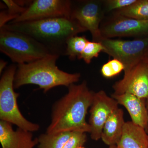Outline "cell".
I'll return each mask as SVG.
<instances>
[{
  "mask_svg": "<svg viewBox=\"0 0 148 148\" xmlns=\"http://www.w3.org/2000/svg\"><path fill=\"white\" fill-rule=\"evenodd\" d=\"M12 124L0 121V143L2 148H34L38 144L32 132L18 127L14 130Z\"/></svg>",
  "mask_w": 148,
  "mask_h": 148,
  "instance_id": "12",
  "label": "cell"
},
{
  "mask_svg": "<svg viewBox=\"0 0 148 148\" xmlns=\"http://www.w3.org/2000/svg\"><path fill=\"white\" fill-rule=\"evenodd\" d=\"M108 148H119L118 147L117 145H112L109 146V147Z\"/></svg>",
  "mask_w": 148,
  "mask_h": 148,
  "instance_id": "26",
  "label": "cell"
},
{
  "mask_svg": "<svg viewBox=\"0 0 148 148\" xmlns=\"http://www.w3.org/2000/svg\"><path fill=\"white\" fill-rule=\"evenodd\" d=\"M17 66L11 64L6 68L0 80V119L31 132L39 129L37 123L26 119L21 113L17 104L19 93L15 92L14 81Z\"/></svg>",
  "mask_w": 148,
  "mask_h": 148,
  "instance_id": "5",
  "label": "cell"
},
{
  "mask_svg": "<svg viewBox=\"0 0 148 148\" xmlns=\"http://www.w3.org/2000/svg\"><path fill=\"white\" fill-rule=\"evenodd\" d=\"M125 122L124 112L119 108L107 120L103 127L101 139L108 146L116 145L121 139Z\"/></svg>",
  "mask_w": 148,
  "mask_h": 148,
  "instance_id": "14",
  "label": "cell"
},
{
  "mask_svg": "<svg viewBox=\"0 0 148 148\" xmlns=\"http://www.w3.org/2000/svg\"><path fill=\"white\" fill-rule=\"evenodd\" d=\"M143 61H144V62L148 64V53L147 54V56H146L145 58H144Z\"/></svg>",
  "mask_w": 148,
  "mask_h": 148,
  "instance_id": "25",
  "label": "cell"
},
{
  "mask_svg": "<svg viewBox=\"0 0 148 148\" xmlns=\"http://www.w3.org/2000/svg\"><path fill=\"white\" fill-rule=\"evenodd\" d=\"M59 56L53 55L28 64H17L14 87L27 84L38 86L45 93L58 86H66L79 80V73H69L58 69L56 61Z\"/></svg>",
  "mask_w": 148,
  "mask_h": 148,
  "instance_id": "3",
  "label": "cell"
},
{
  "mask_svg": "<svg viewBox=\"0 0 148 148\" xmlns=\"http://www.w3.org/2000/svg\"><path fill=\"white\" fill-rule=\"evenodd\" d=\"M114 93H130L144 99L148 98V64L142 61L126 73L113 86Z\"/></svg>",
  "mask_w": 148,
  "mask_h": 148,
  "instance_id": "11",
  "label": "cell"
},
{
  "mask_svg": "<svg viewBox=\"0 0 148 148\" xmlns=\"http://www.w3.org/2000/svg\"><path fill=\"white\" fill-rule=\"evenodd\" d=\"M124 69V65L121 62L113 58L102 66L101 73L106 78H111L119 75Z\"/></svg>",
  "mask_w": 148,
  "mask_h": 148,
  "instance_id": "21",
  "label": "cell"
},
{
  "mask_svg": "<svg viewBox=\"0 0 148 148\" xmlns=\"http://www.w3.org/2000/svg\"><path fill=\"white\" fill-rule=\"evenodd\" d=\"M118 103L124 106L129 113L133 123L148 130V111L146 99H142L130 93L111 95Z\"/></svg>",
  "mask_w": 148,
  "mask_h": 148,
  "instance_id": "13",
  "label": "cell"
},
{
  "mask_svg": "<svg viewBox=\"0 0 148 148\" xmlns=\"http://www.w3.org/2000/svg\"><path fill=\"white\" fill-rule=\"evenodd\" d=\"M105 48L101 42L88 40L79 59H83L87 64H90L92 59L97 58L101 52H104Z\"/></svg>",
  "mask_w": 148,
  "mask_h": 148,
  "instance_id": "20",
  "label": "cell"
},
{
  "mask_svg": "<svg viewBox=\"0 0 148 148\" xmlns=\"http://www.w3.org/2000/svg\"><path fill=\"white\" fill-rule=\"evenodd\" d=\"M114 16L101 26L103 38L115 37L140 38L148 35V21L138 20L114 14Z\"/></svg>",
  "mask_w": 148,
  "mask_h": 148,
  "instance_id": "10",
  "label": "cell"
},
{
  "mask_svg": "<svg viewBox=\"0 0 148 148\" xmlns=\"http://www.w3.org/2000/svg\"><path fill=\"white\" fill-rule=\"evenodd\" d=\"M68 88V92L53 106L51 122L46 133L80 132L90 133V126L86 117L95 92L89 90L85 81L80 84H72Z\"/></svg>",
  "mask_w": 148,
  "mask_h": 148,
  "instance_id": "1",
  "label": "cell"
},
{
  "mask_svg": "<svg viewBox=\"0 0 148 148\" xmlns=\"http://www.w3.org/2000/svg\"><path fill=\"white\" fill-rule=\"evenodd\" d=\"M146 105H147V108L148 111V98L146 99Z\"/></svg>",
  "mask_w": 148,
  "mask_h": 148,
  "instance_id": "27",
  "label": "cell"
},
{
  "mask_svg": "<svg viewBox=\"0 0 148 148\" xmlns=\"http://www.w3.org/2000/svg\"><path fill=\"white\" fill-rule=\"evenodd\" d=\"M7 9L1 11L0 13V27H3L13 21L25 12L27 8L18 5L16 1L3 0Z\"/></svg>",
  "mask_w": 148,
  "mask_h": 148,
  "instance_id": "18",
  "label": "cell"
},
{
  "mask_svg": "<svg viewBox=\"0 0 148 148\" xmlns=\"http://www.w3.org/2000/svg\"><path fill=\"white\" fill-rule=\"evenodd\" d=\"M0 51L17 64H28L56 55L30 36L3 27L0 28Z\"/></svg>",
  "mask_w": 148,
  "mask_h": 148,
  "instance_id": "4",
  "label": "cell"
},
{
  "mask_svg": "<svg viewBox=\"0 0 148 148\" xmlns=\"http://www.w3.org/2000/svg\"><path fill=\"white\" fill-rule=\"evenodd\" d=\"M114 14L137 20L148 21V0H137L127 7L116 11Z\"/></svg>",
  "mask_w": 148,
  "mask_h": 148,
  "instance_id": "16",
  "label": "cell"
},
{
  "mask_svg": "<svg viewBox=\"0 0 148 148\" xmlns=\"http://www.w3.org/2000/svg\"><path fill=\"white\" fill-rule=\"evenodd\" d=\"M116 145L119 148H148L147 130L132 121L125 122L122 136Z\"/></svg>",
  "mask_w": 148,
  "mask_h": 148,
  "instance_id": "15",
  "label": "cell"
},
{
  "mask_svg": "<svg viewBox=\"0 0 148 148\" xmlns=\"http://www.w3.org/2000/svg\"><path fill=\"white\" fill-rule=\"evenodd\" d=\"M72 1L68 0H34L20 16L9 23L35 21L54 17L71 18Z\"/></svg>",
  "mask_w": 148,
  "mask_h": 148,
  "instance_id": "8",
  "label": "cell"
},
{
  "mask_svg": "<svg viewBox=\"0 0 148 148\" xmlns=\"http://www.w3.org/2000/svg\"><path fill=\"white\" fill-rule=\"evenodd\" d=\"M73 132L41 134L38 138V148H63Z\"/></svg>",
  "mask_w": 148,
  "mask_h": 148,
  "instance_id": "17",
  "label": "cell"
},
{
  "mask_svg": "<svg viewBox=\"0 0 148 148\" xmlns=\"http://www.w3.org/2000/svg\"><path fill=\"white\" fill-rule=\"evenodd\" d=\"M104 52L123 63L124 73L143 61L148 53V35L133 40L103 38Z\"/></svg>",
  "mask_w": 148,
  "mask_h": 148,
  "instance_id": "6",
  "label": "cell"
},
{
  "mask_svg": "<svg viewBox=\"0 0 148 148\" xmlns=\"http://www.w3.org/2000/svg\"><path fill=\"white\" fill-rule=\"evenodd\" d=\"M137 0H107L103 1L105 12H115L127 7Z\"/></svg>",
  "mask_w": 148,
  "mask_h": 148,
  "instance_id": "22",
  "label": "cell"
},
{
  "mask_svg": "<svg viewBox=\"0 0 148 148\" xmlns=\"http://www.w3.org/2000/svg\"><path fill=\"white\" fill-rule=\"evenodd\" d=\"M104 12L103 1H80L75 5L72 2L71 18L90 32L93 41L100 42L103 39L100 28Z\"/></svg>",
  "mask_w": 148,
  "mask_h": 148,
  "instance_id": "7",
  "label": "cell"
},
{
  "mask_svg": "<svg viewBox=\"0 0 148 148\" xmlns=\"http://www.w3.org/2000/svg\"><path fill=\"white\" fill-rule=\"evenodd\" d=\"M86 133L73 132L71 136L63 148H77L83 147L86 142Z\"/></svg>",
  "mask_w": 148,
  "mask_h": 148,
  "instance_id": "23",
  "label": "cell"
},
{
  "mask_svg": "<svg viewBox=\"0 0 148 148\" xmlns=\"http://www.w3.org/2000/svg\"><path fill=\"white\" fill-rule=\"evenodd\" d=\"M77 148H85L84 147H78Z\"/></svg>",
  "mask_w": 148,
  "mask_h": 148,
  "instance_id": "28",
  "label": "cell"
},
{
  "mask_svg": "<svg viewBox=\"0 0 148 148\" xmlns=\"http://www.w3.org/2000/svg\"><path fill=\"white\" fill-rule=\"evenodd\" d=\"M118 103L110 97L104 90L94 93L90 107L88 124L90 126V138L95 141L101 139L104 125L111 114L119 108Z\"/></svg>",
  "mask_w": 148,
  "mask_h": 148,
  "instance_id": "9",
  "label": "cell"
},
{
  "mask_svg": "<svg viewBox=\"0 0 148 148\" xmlns=\"http://www.w3.org/2000/svg\"><path fill=\"white\" fill-rule=\"evenodd\" d=\"M3 27L30 36L59 56L65 55L69 38L87 31L76 21L67 17L8 23Z\"/></svg>",
  "mask_w": 148,
  "mask_h": 148,
  "instance_id": "2",
  "label": "cell"
},
{
  "mask_svg": "<svg viewBox=\"0 0 148 148\" xmlns=\"http://www.w3.org/2000/svg\"><path fill=\"white\" fill-rule=\"evenodd\" d=\"M88 41L85 36L76 35L70 37L66 42L65 55L68 56L71 60L79 59Z\"/></svg>",
  "mask_w": 148,
  "mask_h": 148,
  "instance_id": "19",
  "label": "cell"
},
{
  "mask_svg": "<svg viewBox=\"0 0 148 148\" xmlns=\"http://www.w3.org/2000/svg\"><path fill=\"white\" fill-rule=\"evenodd\" d=\"M7 64V63L3 59H1L0 61V74H1L3 70L5 68Z\"/></svg>",
  "mask_w": 148,
  "mask_h": 148,
  "instance_id": "24",
  "label": "cell"
}]
</instances>
